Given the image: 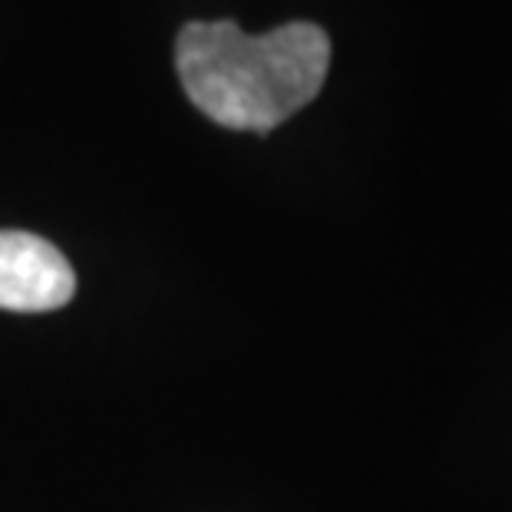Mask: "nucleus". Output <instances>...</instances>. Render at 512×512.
Listing matches in <instances>:
<instances>
[{"label": "nucleus", "mask_w": 512, "mask_h": 512, "mask_svg": "<svg viewBox=\"0 0 512 512\" xmlns=\"http://www.w3.org/2000/svg\"><path fill=\"white\" fill-rule=\"evenodd\" d=\"M331 40L318 24H285L252 37L235 20H192L179 30L176 70L199 110L225 129L268 133L318 100Z\"/></svg>", "instance_id": "1"}, {"label": "nucleus", "mask_w": 512, "mask_h": 512, "mask_svg": "<svg viewBox=\"0 0 512 512\" xmlns=\"http://www.w3.org/2000/svg\"><path fill=\"white\" fill-rule=\"evenodd\" d=\"M73 294V265L57 245L30 232H0V311H57Z\"/></svg>", "instance_id": "2"}]
</instances>
